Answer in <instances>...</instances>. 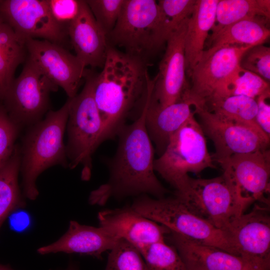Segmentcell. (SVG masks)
<instances>
[{
	"label": "cell",
	"mask_w": 270,
	"mask_h": 270,
	"mask_svg": "<svg viewBox=\"0 0 270 270\" xmlns=\"http://www.w3.org/2000/svg\"><path fill=\"white\" fill-rule=\"evenodd\" d=\"M152 88L151 85L148 88L140 114L132 123L126 124L118 131L117 148L108 162V179L90 192V204L103 205L111 198L120 199L143 194L160 198L168 192L155 174L154 150L146 128Z\"/></svg>",
	"instance_id": "obj_1"
},
{
	"label": "cell",
	"mask_w": 270,
	"mask_h": 270,
	"mask_svg": "<svg viewBox=\"0 0 270 270\" xmlns=\"http://www.w3.org/2000/svg\"><path fill=\"white\" fill-rule=\"evenodd\" d=\"M102 68L93 76V96L104 124L100 144L116 137L133 109L144 104L150 78L142 59L110 46Z\"/></svg>",
	"instance_id": "obj_2"
},
{
	"label": "cell",
	"mask_w": 270,
	"mask_h": 270,
	"mask_svg": "<svg viewBox=\"0 0 270 270\" xmlns=\"http://www.w3.org/2000/svg\"><path fill=\"white\" fill-rule=\"evenodd\" d=\"M69 100L56 110H49L44 118L29 126L20 150V171L24 196L34 200L39 192L38 176L56 165L68 167L64 138L68 116Z\"/></svg>",
	"instance_id": "obj_3"
},
{
	"label": "cell",
	"mask_w": 270,
	"mask_h": 270,
	"mask_svg": "<svg viewBox=\"0 0 270 270\" xmlns=\"http://www.w3.org/2000/svg\"><path fill=\"white\" fill-rule=\"evenodd\" d=\"M93 76L86 71L85 83L82 91L69 100L66 145L68 167L82 166V178L91 176L92 156L100 144L104 124L93 96Z\"/></svg>",
	"instance_id": "obj_4"
},
{
	"label": "cell",
	"mask_w": 270,
	"mask_h": 270,
	"mask_svg": "<svg viewBox=\"0 0 270 270\" xmlns=\"http://www.w3.org/2000/svg\"><path fill=\"white\" fill-rule=\"evenodd\" d=\"M194 115L171 136L164 151L154 162V171L176 189V194L184 190L188 173L215 168L204 134Z\"/></svg>",
	"instance_id": "obj_5"
},
{
	"label": "cell",
	"mask_w": 270,
	"mask_h": 270,
	"mask_svg": "<svg viewBox=\"0 0 270 270\" xmlns=\"http://www.w3.org/2000/svg\"><path fill=\"white\" fill-rule=\"evenodd\" d=\"M141 215L190 240L222 249L235 256L228 234L192 212L180 199L138 196L130 206Z\"/></svg>",
	"instance_id": "obj_6"
},
{
	"label": "cell",
	"mask_w": 270,
	"mask_h": 270,
	"mask_svg": "<svg viewBox=\"0 0 270 270\" xmlns=\"http://www.w3.org/2000/svg\"><path fill=\"white\" fill-rule=\"evenodd\" d=\"M108 45L124 48L141 58L166 42L160 8L154 0H125L115 26L107 36Z\"/></svg>",
	"instance_id": "obj_7"
},
{
	"label": "cell",
	"mask_w": 270,
	"mask_h": 270,
	"mask_svg": "<svg viewBox=\"0 0 270 270\" xmlns=\"http://www.w3.org/2000/svg\"><path fill=\"white\" fill-rule=\"evenodd\" d=\"M176 196L192 212L226 234L245 210L223 174L210 179L190 176L184 190Z\"/></svg>",
	"instance_id": "obj_8"
},
{
	"label": "cell",
	"mask_w": 270,
	"mask_h": 270,
	"mask_svg": "<svg viewBox=\"0 0 270 270\" xmlns=\"http://www.w3.org/2000/svg\"><path fill=\"white\" fill-rule=\"evenodd\" d=\"M58 88L26 59L0 103L18 126H30L42 120L48 112L50 94Z\"/></svg>",
	"instance_id": "obj_9"
},
{
	"label": "cell",
	"mask_w": 270,
	"mask_h": 270,
	"mask_svg": "<svg viewBox=\"0 0 270 270\" xmlns=\"http://www.w3.org/2000/svg\"><path fill=\"white\" fill-rule=\"evenodd\" d=\"M194 110L204 134L214 145V160L268 149L270 136L259 126L222 118L204 106H194Z\"/></svg>",
	"instance_id": "obj_10"
},
{
	"label": "cell",
	"mask_w": 270,
	"mask_h": 270,
	"mask_svg": "<svg viewBox=\"0 0 270 270\" xmlns=\"http://www.w3.org/2000/svg\"><path fill=\"white\" fill-rule=\"evenodd\" d=\"M217 162L244 210L258 201L268 204L270 152L269 149L234 155Z\"/></svg>",
	"instance_id": "obj_11"
},
{
	"label": "cell",
	"mask_w": 270,
	"mask_h": 270,
	"mask_svg": "<svg viewBox=\"0 0 270 270\" xmlns=\"http://www.w3.org/2000/svg\"><path fill=\"white\" fill-rule=\"evenodd\" d=\"M0 16L26 40H48L64 46L66 29L52 18L46 0H0Z\"/></svg>",
	"instance_id": "obj_12"
},
{
	"label": "cell",
	"mask_w": 270,
	"mask_h": 270,
	"mask_svg": "<svg viewBox=\"0 0 270 270\" xmlns=\"http://www.w3.org/2000/svg\"><path fill=\"white\" fill-rule=\"evenodd\" d=\"M256 205L230 224L226 232L236 255L258 270H270V218Z\"/></svg>",
	"instance_id": "obj_13"
},
{
	"label": "cell",
	"mask_w": 270,
	"mask_h": 270,
	"mask_svg": "<svg viewBox=\"0 0 270 270\" xmlns=\"http://www.w3.org/2000/svg\"><path fill=\"white\" fill-rule=\"evenodd\" d=\"M26 59L58 88H62L68 98L78 94L86 67L76 57L60 44L36 39L26 40Z\"/></svg>",
	"instance_id": "obj_14"
},
{
	"label": "cell",
	"mask_w": 270,
	"mask_h": 270,
	"mask_svg": "<svg viewBox=\"0 0 270 270\" xmlns=\"http://www.w3.org/2000/svg\"><path fill=\"white\" fill-rule=\"evenodd\" d=\"M251 47L224 46L202 54L190 74L192 85L184 97L194 106H204L240 68L242 56Z\"/></svg>",
	"instance_id": "obj_15"
},
{
	"label": "cell",
	"mask_w": 270,
	"mask_h": 270,
	"mask_svg": "<svg viewBox=\"0 0 270 270\" xmlns=\"http://www.w3.org/2000/svg\"><path fill=\"white\" fill-rule=\"evenodd\" d=\"M188 18L168 37L158 72L153 79L150 102L160 106L182 100L189 88L186 78L184 54V38Z\"/></svg>",
	"instance_id": "obj_16"
},
{
	"label": "cell",
	"mask_w": 270,
	"mask_h": 270,
	"mask_svg": "<svg viewBox=\"0 0 270 270\" xmlns=\"http://www.w3.org/2000/svg\"><path fill=\"white\" fill-rule=\"evenodd\" d=\"M100 226L140 252L150 245L165 240L170 230L135 211L130 206L106 210L98 215Z\"/></svg>",
	"instance_id": "obj_17"
},
{
	"label": "cell",
	"mask_w": 270,
	"mask_h": 270,
	"mask_svg": "<svg viewBox=\"0 0 270 270\" xmlns=\"http://www.w3.org/2000/svg\"><path fill=\"white\" fill-rule=\"evenodd\" d=\"M66 31L74 54L84 66L102 68L109 46L107 36L96 22L86 0Z\"/></svg>",
	"instance_id": "obj_18"
},
{
	"label": "cell",
	"mask_w": 270,
	"mask_h": 270,
	"mask_svg": "<svg viewBox=\"0 0 270 270\" xmlns=\"http://www.w3.org/2000/svg\"><path fill=\"white\" fill-rule=\"evenodd\" d=\"M120 240L101 226L94 227L71 220L68 230L62 236L55 242L40 248L38 252L41 254L76 253L100 258Z\"/></svg>",
	"instance_id": "obj_19"
},
{
	"label": "cell",
	"mask_w": 270,
	"mask_h": 270,
	"mask_svg": "<svg viewBox=\"0 0 270 270\" xmlns=\"http://www.w3.org/2000/svg\"><path fill=\"white\" fill-rule=\"evenodd\" d=\"M169 234L186 270H258L240 257L222 249L174 232Z\"/></svg>",
	"instance_id": "obj_20"
},
{
	"label": "cell",
	"mask_w": 270,
	"mask_h": 270,
	"mask_svg": "<svg viewBox=\"0 0 270 270\" xmlns=\"http://www.w3.org/2000/svg\"><path fill=\"white\" fill-rule=\"evenodd\" d=\"M192 106V102L186 98L164 107L150 102L146 116V128L160 156L164 151L171 136L195 114Z\"/></svg>",
	"instance_id": "obj_21"
},
{
	"label": "cell",
	"mask_w": 270,
	"mask_h": 270,
	"mask_svg": "<svg viewBox=\"0 0 270 270\" xmlns=\"http://www.w3.org/2000/svg\"><path fill=\"white\" fill-rule=\"evenodd\" d=\"M218 1L196 0L192 13L188 20L184 54L186 73L189 75L200 60L208 32L215 24Z\"/></svg>",
	"instance_id": "obj_22"
},
{
	"label": "cell",
	"mask_w": 270,
	"mask_h": 270,
	"mask_svg": "<svg viewBox=\"0 0 270 270\" xmlns=\"http://www.w3.org/2000/svg\"><path fill=\"white\" fill-rule=\"evenodd\" d=\"M269 20L260 16L248 18L228 26L209 42V48L202 54H209L224 46H253L264 44L270 36L268 26Z\"/></svg>",
	"instance_id": "obj_23"
},
{
	"label": "cell",
	"mask_w": 270,
	"mask_h": 270,
	"mask_svg": "<svg viewBox=\"0 0 270 270\" xmlns=\"http://www.w3.org/2000/svg\"><path fill=\"white\" fill-rule=\"evenodd\" d=\"M26 58V40L0 16V103L15 78L17 68Z\"/></svg>",
	"instance_id": "obj_24"
},
{
	"label": "cell",
	"mask_w": 270,
	"mask_h": 270,
	"mask_svg": "<svg viewBox=\"0 0 270 270\" xmlns=\"http://www.w3.org/2000/svg\"><path fill=\"white\" fill-rule=\"evenodd\" d=\"M258 16L270 19V0H219L209 42L228 26L244 19Z\"/></svg>",
	"instance_id": "obj_25"
},
{
	"label": "cell",
	"mask_w": 270,
	"mask_h": 270,
	"mask_svg": "<svg viewBox=\"0 0 270 270\" xmlns=\"http://www.w3.org/2000/svg\"><path fill=\"white\" fill-rule=\"evenodd\" d=\"M20 162V150L16 147L10 158L0 169V228L12 212L25 204L18 182Z\"/></svg>",
	"instance_id": "obj_26"
},
{
	"label": "cell",
	"mask_w": 270,
	"mask_h": 270,
	"mask_svg": "<svg viewBox=\"0 0 270 270\" xmlns=\"http://www.w3.org/2000/svg\"><path fill=\"white\" fill-rule=\"evenodd\" d=\"M204 106L222 118L259 126L256 119L258 108L256 99L244 96L216 98L206 102Z\"/></svg>",
	"instance_id": "obj_27"
},
{
	"label": "cell",
	"mask_w": 270,
	"mask_h": 270,
	"mask_svg": "<svg viewBox=\"0 0 270 270\" xmlns=\"http://www.w3.org/2000/svg\"><path fill=\"white\" fill-rule=\"evenodd\" d=\"M268 90H270V82L256 74L240 66L215 95L208 100L233 96H244L256 100Z\"/></svg>",
	"instance_id": "obj_28"
},
{
	"label": "cell",
	"mask_w": 270,
	"mask_h": 270,
	"mask_svg": "<svg viewBox=\"0 0 270 270\" xmlns=\"http://www.w3.org/2000/svg\"><path fill=\"white\" fill-rule=\"evenodd\" d=\"M140 252L148 270H186L176 248L165 240L152 244Z\"/></svg>",
	"instance_id": "obj_29"
},
{
	"label": "cell",
	"mask_w": 270,
	"mask_h": 270,
	"mask_svg": "<svg viewBox=\"0 0 270 270\" xmlns=\"http://www.w3.org/2000/svg\"><path fill=\"white\" fill-rule=\"evenodd\" d=\"M104 270H148L140 252L133 245L120 240L108 254Z\"/></svg>",
	"instance_id": "obj_30"
},
{
	"label": "cell",
	"mask_w": 270,
	"mask_h": 270,
	"mask_svg": "<svg viewBox=\"0 0 270 270\" xmlns=\"http://www.w3.org/2000/svg\"><path fill=\"white\" fill-rule=\"evenodd\" d=\"M196 0H160L163 26L167 40L170 34L192 15Z\"/></svg>",
	"instance_id": "obj_31"
},
{
	"label": "cell",
	"mask_w": 270,
	"mask_h": 270,
	"mask_svg": "<svg viewBox=\"0 0 270 270\" xmlns=\"http://www.w3.org/2000/svg\"><path fill=\"white\" fill-rule=\"evenodd\" d=\"M96 22L108 36L120 16L125 0H86Z\"/></svg>",
	"instance_id": "obj_32"
},
{
	"label": "cell",
	"mask_w": 270,
	"mask_h": 270,
	"mask_svg": "<svg viewBox=\"0 0 270 270\" xmlns=\"http://www.w3.org/2000/svg\"><path fill=\"white\" fill-rule=\"evenodd\" d=\"M240 66L270 82V48L263 44L253 46L242 56Z\"/></svg>",
	"instance_id": "obj_33"
},
{
	"label": "cell",
	"mask_w": 270,
	"mask_h": 270,
	"mask_svg": "<svg viewBox=\"0 0 270 270\" xmlns=\"http://www.w3.org/2000/svg\"><path fill=\"white\" fill-rule=\"evenodd\" d=\"M20 127L10 119L0 103V169L12 154Z\"/></svg>",
	"instance_id": "obj_34"
},
{
	"label": "cell",
	"mask_w": 270,
	"mask_h": 270,
	"mask_svg": "<svg viewBox=\"0 0 270 270\" xmlns=\"http://www.w3.org/2000/svg\"><path fill=\"white\" fill-rule=\"evenodd\" d=\"M54 20L66 29L68 25L79 14L84 0H46Z\"/></svg>",
	"instance_id": "obj_35"
},
{
	"label": "cell",
	"mask_w": 270,
	"mask_h": 270,
	"mask_svg": "<svg viewBox=\"0 0 270 270\" xmlns=\"http://www.w3.org/2000/svg\"><path fill=\"white\" fill-rule=\"evenodd\" d=\"M270 96V90H268L256 98L258 108L256 118L258 126L268 136H270V106L268 100Z\"/></svg>",
	"instance_id": "obj_36"
},
{
	"label": "cell",
	"mask_w": 270,
	"mask_h": 270,
	"mask_svg": "<svg viewBox=\"0 0 270 270\" xmlns=\"http://www.w3.org/2000/svg\"><path fill=\"white\" fill-rule=\"evenodd\" d=\"M64 270H80L76 264L72 262L68 264V268Z\"/></svg>",
	"instance_id": "obj_37"
},
{
	"label": "cell",
	"mask_w": 270,
	"mask_h": 270,
	"mask_svg": "<svg viewBox=\"0 0 270 270\" xmlns=\"http://www.w3.org/2000/svg\"><path fill=\"white\" fill-rule=\"evenodd\" d=\"M0 270H13L9 266L0 264Z\"/></svg>",
	"instance_id": "obj_38"
}]
</instances>
